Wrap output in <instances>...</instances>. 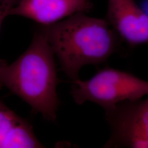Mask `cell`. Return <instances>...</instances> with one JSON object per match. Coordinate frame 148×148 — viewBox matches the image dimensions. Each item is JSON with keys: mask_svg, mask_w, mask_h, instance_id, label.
Segmentation results:
<instances>
[{"mask_svg": "<svg viewBox=\"0 0 148 148\" xmlns=\"http://www.w3.org/2000/svg\"><path fill=\"white\" fill-rule=\"evenodd\" d=\"M70 94L75 102L95 103L105 111L125 101L148 95V81L133 74L109 67L99 70L90 79L72 81Z\"/></svg>", "mask_w": 148, "mask_h": 148, "instance_id": "3957f363", "label": "cell"}, {"mask_svg": "<svg viewBox=\"0 0 148 148\" xmlns=\"http://www.w3.org/2000/svg\"><path fill=\"white\" fill-rule=\"evenodd\" d=\"M106 119L111 134L104 148H148V98L119 103Z\"/></svg>", "mask_w": 148, "mask_h": 148, "instance_id": "277c9868", "label": "cell"}, {"mask_svg": "<svg viewBox=\"0 0 148 148\" xmlns=\"http://www.w3.org/2000/svg\"><path fill=\"white\" fill-rule=\"evenodd\" d=\"M40 28L61 69L71 81L79 79V71L85 65L106 62L116 51L121 39L106 19L90 17L85 13Z\"/></svg>", "mask_w": 148, "mask_h": 148, "instance_id": "6da1fadb", "label": "cell"}, {"mask_svg": "<svg viewBox=\"0 0 148 148\" xmlns=\"http://www.w3.org/2000/svg\"><path fill=\"white\" fill-rule=\"evenodd\" d=\"M93 8L90 0H21L10 16H24L48 25L76 13L88 12Z\"/></svg>", "mask_w": 148, "mask_h": 148, "instance_id": "8992f818", "label": "cell"}, {"mask_svg": "<svg viewBox=\"0 0 148 148\" xmlns=\"http://www.w3.org/2000/svg\"><path fill=\"white\" fill-rule=\"evenodd\" d=\"M54 53L40 27L30 46L14 62L8 65L0 60V88L5 86L40 113L55 121L59 101Z\"/></svg>", "mask_w": 148, "mask_h": 148, "instance_id": "7a4b0ae2", "label": "cell"}, {"mask_svg": "<svg viewBox=\"0 0 148 148\" xmlns=\"http://www.w3.org/2000/svg\"><path fill=\"white\" fill-rule=\"evenodd\" d=\"M32 124L0 100V148H44Z\"/></svg>", "mask_w": 148, "mask_h": 148, "instance_id": "52a82bcc", "label": "cell"}, {"mask_svg": "<svg viewBox=\"0 0 148 148\" xmlns=\"http://www.w3.org/2000/svg\"><path fill=\"white\" fill-rule=\"evenodd\" d=\"M106 19L130 46L148 43V15L134 0H108Z\"/></svg>", "mask_w": 148, "mask_h": 148, "instance_id": "5b68a950", "label": "cell"}, {"mask_svg": "<svg viewBox=\"0 0 148 148\" xmlns=\"http://www.w3.org/2000/svg\"><path fill=\"white\" fill-rule=\"evenodd\" d=\"M21 0H0V29L6 16H10L11 10L18 5Z\"/></svg>", "mask_w": 148, "mask_h": 148, "instance_id": "ba28073f", "label": "cell"}]
</instances>
